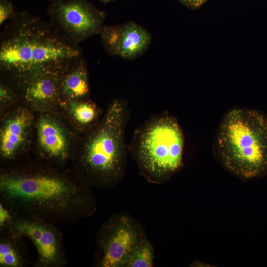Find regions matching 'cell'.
I'll use <instances>...</instances> for the list:
<instances>
[{
    "label": "cell",
    "mask_w": 267,
    "mask_h": 267,
    "mask_svg": "<svg viewBox=\"0 0 267 267\" xmlns=\"http://www.w3.org/2000/svg\"><path fill=\"white\" fill-rule=\"evenodd\" d=\"M0 203L14 216L54 224L75 223L91 216L96 204L80 179L43 172H11L0 178Z\"/></svg>",
    "instance_id": "obj_1"
},
{
    "label": "cell",
    "mask_w": 267,
    "mask_h": 267,
    "mask_svg": "<svg viewBox=\"0 0 267 267\" xmlns=\"http://www.w3.org/2000/svg\"><path fill=\"white\" fill-rule=\"evenodd\" d=\"M78 44L50 23L27 12L15 14L0 35V70L24 85L43 73L63 75L82 58Z\"/></svg>",
    "instance_id": "obj_2"
},
{
    "label": "cell",
    "mask_w": 267,
    "mask_h": 267,
    "mask_svg": "<svg viewBox=\"0 0 267 267\" xmlns=\"http://www.w3.org/2000/svg\"><path fill=\"white\" fill-rule=\"evenodd\" d=\"M130 115L128 102L115 99L103 118L88 131L78 167L80 179L89 186L109 187L123 178L128 152L125 132Z\"/></svg>",
    "instance_id": "obj_3"
},
{
    "label": "cell",
    "mask_w": 267,
    "mask_h": 267,
    "mask_svg": "<svg viewBox=\"0 0 267 267\" xmlns=\"http://www.w3.org/2000/svg\"><path fill=\"white\" fill-rule=\"evenodd\" d=\"M222 165L245 179L267 173V116L251 109L237 108L223 117L215 138Z\"/></svg>",
    "instance_id": "obj_4"
},
{
    "label": "cell",
    "mask_w": 267,
    "mask_h": 267,
    "mask_svg": "<svg viewBox=\"0 0 267 267\" xmlns=\"http://www.w3.org/2000/svg\"><path fill=\"white\" fill-rule=\"evenodd\" d=\"M184 135L177 119L167 111L151 116L134 131L128 152L149 181L168 179L182 164Z\"/></svg>",
    "instance_id": "obj_5"
},
{
    "label": "cell",
    "mask_w": 267,
    "mask_h": 267,
    "mask_svg": "<svg viewBox=\"0 0 267 267\" xmlns=\"http://www.w3.org/2000/svg\"><path fill=\"white\" fill-rule=\"evenodd\" d=\"M47 11L50 24L76 44L100 33L103 27L104 14L87 0H50Z\"/></svg>",
    "instance_id": "obj_6"
},
{
    "label": "cell",
    "mask_w": 267,
    "mask_h": 267,
    "mask_svg": "<svg viewBox=\"0 0 267 267\" xmlns=\"http://www.w3.org/2000/svg\"><path fill=\"white\" fill-rule=\"evenodd\" d=\"M145 238L140 226L132 218L125 215L111 218L99 233L97 265L126 267L132 253Z\"/></svg>",
    "instance_id": "obj_7"
},
{
    "label": "cell",
    "mask_w": 267,
    "mask_h": 267,
    "mask_svg": "<svg viewBox=\"0 0 267 267\" xmlns=\"http://www.w3.org/2000/svg\"><path fill=\"white\" fill-rule=\"evenodd\" d=\"M6 227L21 236L28 237L33 243L38 256L37 267H61L67 265L62 234L55 224L43 220L14 216Z\"/></svg>",
    "instance_id": "obj_8"
},
{
    "label": "cell",
    "mask_w": 267,
    "mask_h": 267,
    "mask_svg": "<svg viewBox=\"0 0 267 267\" xmlns=\"http://www.w3.org/2000/svg\"><path fill=\"white\" fill-rule=\"evenodd\" d=\"M100 33L106 50L112 55L125 58L139 55L151 40L146 30L133 22L122 26H103Z\"/></svg>",
    "instance_id": "obj_9"
},
{
    "label": "cell",
    "mask_w": 267,
    "mask_h": 267,
    "mask_svg": "<svg viewBox=\"0 0 267 267\" xmlns=\"http://www.w3.org/2000/svg\"><path fill=\"white\" fill-rule=\"evenodd\" d=\"M32 117L26 110H21L8 118L0 132V150L2 157L10 159L15 155L24 142Z\"/></svg>",
    "instance_id": "obj_10"
},
{
    "label": "cell",
    "mask_w": 267,
    "mask_h": 267,
    "mask_svg": "<svg viewBox=\"0 0 267 267\" xmlns=\"http://www.w3.org/2000/svg\"><path fill=\"white\" fill-rule=\"evenodd\" d=\"M38 139L44 152L49 157L63 159L66 157L67 140L60 126L53 119L41 116L38 124Z\"/></svg>",
    "instance_id": "obj_11"
},
{
    "label": "cell",
    "mask_w": 267,
    "mask_h": 267,
    "mask_svg": "<svg viewBox=\"0 0 267 267\" xmlns=\"http://www.w3.org/2000/svg\"><path fill=\"white\" fill-rule=\"evenodd\" d=\"M62 76L43 73L34 76L24 86L25 98L29 102L38 105L53 101L60 94V84Z\"/></svg>",
    "instance_id": "obj_12"
},
{
    "label": "cell",
    "mask_w": 267,
    "mask_h": 267,
    "mask_svg": "<svg viewBox=\"0 0 267 267\" xmlns=\"http://www.w3.org/2000/svg\"><path fill=\"white\" fill-rule=\"evenodd\" d=\"M89 91L87 66L82 57L62 76L60 94L69 100H81L88 96Z\"/></svg>",
    "instance_id": "obj_13"
},
{
    "label": "cell",
    "mask_w": 267,
    "mask_h": 267,
    "mask_svg": "<svg viewBox=\"0 0 267 267\" xmlns=\"http://www.w3.org/2000/svg\"><path fill=\"white\" fill-rule=\"evenodd\" d=\"M2 232L0 240V266L2 267H22L28 264L19 241L22 236L9 228L1 229Z\"/></svg>",
    "instance_id": "obj_14"
},
{
    "label": "cell",
    "mask_w": 267,
    "mask_h": 267,
    "mask_svg": "<svg viewBox=\"0 0 267 267\" xmlns=\"http://www.w3.org/2000/svg\"><path fill=\"white\" fill-rule=\"evenodd\" d=\"M70 115L79 125L89 131L98 123L100 110L93 102L88 100H72L67 103Z\"/></svg>",
    "instance_id": "obj_15"
},
{
    "label": "cell",
    "mask_w": 267,
    "mask_h": 267,
    "mask_svg": "<svg viewBox=\"0 0 267 267\" xmlns=\"http://www.w3.org/2000/svg\"><path fill=\"white\" fill-rule=\"evenodd\" d=\"M154 253L152 245L145 238L134 250L126 265L127 267H151Z\"/></svg>",
    "instance_id": "obj_16"
},
{
    "label": "cell",
    "mask_w": 267,
    "mask_h": 267,
    "mask_svg": "<svg viewBox=\"0 0 267 267\" xmlns=\"http://www.w3.org/2000/svg\"><path fill=\"white\" fill-rule=\"evenodd\" d=\"M14 7L8 0H0V25H1L7 20L11 19L15 15Z\"/></svg>",
    "instance_id": "obj_17"
},
{
    "label": "cell",
    "mask_w": 267,
    "mask_h": 267,
    "mask_svg": "<svg viewBox=\"0 0 267 267\" xmlns=\"http://www.w3.org/2000/svg\"><path fill=\"white\" fill-rule=\"evenodd\" d=\"M14 215L11 212L0 202V229L6 227L10 224Z\"/></svg>",
    "instance_id": "obj_18"
},
{
    "label": "cell",
    "mask_w": 267,
    "mask_h": 267,
    "mask_svg": "<svg viewBox=\"0 0 267 267\" xmlns=\"http://www.w3.org/2000/svg\"><path fill=\"white\" fill-rule=\"evenodd\" d=\"M13 93L10 89L3 84L0 87V98L2 102H6L11 98Z\"/></svg>",
    "instance_id": "obj_19"
},
{
    "label": "cell",
    "mask_w": 267,
    "mask_h": 267,
    "mask_svg": "<svg viewBox=\"0 0 267 267\" xmlns=\"http://www.w3.org/2000/svg\"><path fill=\"white\" fill-rule=\"evenodd\" d=\"M185 3L192 6L197 7L201 5L207 0H182Z\"/></svg>",
    "instance_id": "obj_20"
},
{
    "label": "cell",
    "mask_w": 267,
    "mask_h": 267,
    "mask_svg": "<svg viewBox=\"0 0 267 267\" xmlns=\"http://www.w3.org/2000/svg\"><path fill=\"white\" fill-rule=\"evenodd\" d=\"M100 1L104 2V3H106V2H110V1H112V0H99Z\"/></svg>",
    "instance_id": "obj_21"
}]
</instances>
